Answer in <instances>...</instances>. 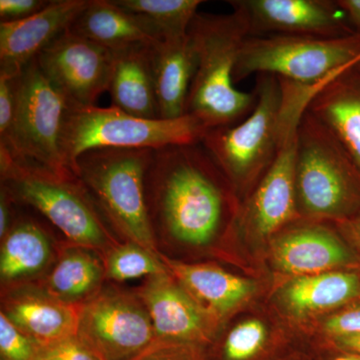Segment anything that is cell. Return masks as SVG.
Instances as JSON below:
<instances>
[{
    "instance_id": "obj_1",
    "label": "cell",
    "mask_w": 360,
    "mask_h": 360,
    "mask_svg": "<svg viewBox=\"0 0 360 360\" xmlns=\"http://www.w3.org/2000/svg\"><path fill=\"white\" fill-rule=\"evenodd\" d=\"M221 170L201 143L153 150L146 174L148 212L170 238L205 245L219 234L232 210Z\"/></svg>"
},
{
    "instance_id": "obj_2",
    "label": "cell",
    "mask_w": 360,
    "mask_h": 360,
    "mask_svg": "<svg viewBox=\"0 0 360 360\" xmlns=\"http://www.w3.org/2000/svg\"><path fill=\"white\" fill-rule=\"evenodd\" d=\"M257 103L243 122L208 129L200 143L236 188L257 186L278 155L286 132L302 117V85L257 75Z\"/></svg>"
},
{
    "instance_id": "obj_3",
    "label": "cell",
    "mask_w": 360,
    "mask_h": 360,
    "mask_svg": "<svg viewBox=\"0 0 360 360\" xmlns=\"http://www.w3.org/2000/svg\"><path fill=\"white\" fill-rule=\"evenodd\" d=\"M196 54L186 115L198 118L207 129L236 124L257 103V92L234 86L233 72L239 51L248 34L243 18L231 14L198 13L188 28Z\"/></svg>"
},
{
    "instance_id": "obj_4",
    "label": "cell",
    "mask_w": 360,
    "mask_h": 360,
    "mask_svg": "<svg viewBox=\"0 0 360 360\" xmlns=\"http://www.w3.org/2000/svg\"><path fill=\"white\" fill-rule=\"evenodd\" d=\"M1 187L18 205L30 206L72 245L105 255L115 245L98 208L72 172L59 174L0 146Z\"/></svg>"
},
{
    "instance_id": "obj_5",
    "label": "cell",
    "mask_w": 360,
    "mask_h": 360,
    "mask_svg": "<svg viewBox=\"0 0 360 360\" xmlns=\"http://www.w3.org/2000/svg\"><path fill=\"white\" fill-rule=\"evenodd\" d=\"M153 153V149H94L78 156L71 172L120 236L158 252L146 189Z\"/></svg>"
},
{
    "instance_id": "obj_6",
    "label": "cell",
    "mask_w": 360,
    "mask_h": 360,
    "mask_svg": "<svg viewBox=\"0 0 360 360\" xmlns=\"http://www.w3.org/2000/svg\"><path fill=\"white\" fill-rule=\"evenodd\" d=\"M295 186L300 214L343 221L360 210L359 168L307 110L297 129Z\"/></svg>"
},
{
    "instance_id": "obj_7",
    "label": "cell",
    "mask_w": 360,
    "mask_h": 360,
    "mask_svg": "<svg viewBox=\"0 0 360 360\" xmlns=\"http://www.w3.org/2000/svg\"><path fill=\"white\" fill-rule=\"evenodd\" d=\"M207 127L191 115L174 118L139 117L110 108H72L66 111L61 153L68 169L78 156L101 148L160 149L200 143Z\"/></svg>"
},
{
    "instance_id": "obj_8",
    "label": "cell",
    "mask_w": 360,
    "mask_h": 360,
    "mask_svg": "<svg viewBox=\"0 0 360 360\" xmlns=\"http://www.w3.org/2000/svg\"><path fill=\"white\" fill-rule=\"evenodd\" d=\"M360 51V35L321 39L302 35L248 37L239 51L233 82L251 75H271L312 86L352 60Z\"/></svg>"
},
{
    "instance_id": "obj_9",
    "label": "cell",
    "mask_w": 360,
    "mask_h": 360,
    "mask_svg": "<svg viewBox=\"0 0 360 360\" xmlns=\"http://www.w3.org/2000/svg\"><path fill=\"white\" fill-rule=\"evenodd\" d=\"M68 106L65 97L33 59L18 75L13 127L8 139L0 141V146L59 174L72 172L65 167L60 146Z\"/></svg>"
},
{
    "instance_id": "obj_10",
    "label": "cell",
    "mask_w": 360,
    "mask_h": 360,
    "mask_svg": "<svg viewBox=\"0 0 360 360\" xmlns=\"http://www.w3.org/2000/svg\"><path fill=\"white\" fill-rule=\"evenodd\" d=\"M77 338L101 360H134L158 340L136 292L101 290L82 304Z\"/></svg>"
},
{
    "instance_id": "obj_11",
    "label": "cell",
    "mask_w": 360,
    "mask_h": 360,
    "mask_svg": "<svg viewBox=\"0 0 360 360\" xmlns=\"http://www.w3.org/2000/svg\"><path fill=\"white\" fill-rule=\"evenodd\" d=\"M115 53L111 49L73 34L59 35L37 56V65L72 108L94 106L108 91Z\"/></svg>"
},
{
    "instance_id": "obj_12",
    "label": "cell",
    "mask_w": 360,
    "mask_h": 360,
    "mask_svg": "<svg viewBox=\"0 0 360 360\" xmlns=\"http://www.w3.org/2000/svg\"><path fill=\"white\" fill-rule=\"evenodd\" d=\"M229 4L243 18L250 37L288 34L340 39L352 35L336 1L231 0Z\"/></svg>"
},
{
    "instance_id": "obj_13",
    "label": "cell",
    "mask_w": 360,
    "mask_h": 360,
    "mask_svg": "<svg viewBox=\"0 0 360 360\" xmlns=\"http://www.w3.org/2000/svg\"><path fill=\"white\" fill-rule=\"evenodd\" d=\"M136 295L148 309L158 342L201 348L212 340L214 316L169 272L148 277Z\"/></svg>"
},
{
    "instance_id": "obj_14",
    "label": "cell",
    "mask_w": 360,
    "mask_h": 360,
    "mask_svg": "<svg viewBox=\"0 0 360 360\" xmlns=\"http://www.w3.org/2000/svg\"><path fill=\"white\" fill-rule=\"evenodd\" d=\"M300 120L290 125L276 160L255 186L243 212L245 224L259 238L274 236L300 215L295 163Z\"/></svg>"
},
{
    "instance_id": "obj_15",
    "label": "cell",
    "mask_w": 360,
    "mask_h": 360,
    "mask_svg": "<svg viewBox=\"0 0 360 360\" xmlns=\"http://www.w3.org/2000/svg\"><path fill=\"white\" fill-rule=\"evenodd\" d=\"M89 0H53L25 20L0 22V72L20 75L45 47L70 30Z\"/></svg>"
},
{
    "instance_id": "obj_16",
    "label": "cell",
    "mask_w": 360,
    "mask_h": 360,
    "mask_svg": "<svg viewBox=\"0 0 360 360\" xmlns=\"http://www.w3.org/2000/svg\"><path fill=\"white\" fill-rule=\"evenodd\" d=\"M82 305L70 304L39 288H16L7 293L1 312L16 328L46 348L77 336Z\"/></svg>"
},
{
    "instance_id": "obj_17",
    "label": "cell",
    "mask_w": 360,
    "mask_h": 360,
    "mask_svg": "<svg viewBox=\"0 0 360 360\" xmlns=\"http://www.w3.org/2000/svg\"><path fill=\"white\" fill-rule=\"evenodd\" d=\"M272 258L279 269L298 276L323 274L356 260L340 238L321 225L284 232L274 241Z\"/></svg>"
},
{
    "instance_id": "obj_18",
    "label": "cell",
    "mask_w": 360,
    "mask_h": 360,
    "mask_svg": "<svg viewBox=\"0 0 360 360\" xmlns=\"http://www.w3.org/2000/svg\"><path fill=\"white\" fill-rule=\"evenodd\" d=\"M158 118L186 115L189 89L196 70V54L186 34L167 37L151 44Z\"/></svg>"
},
{
    "instance_id": "obj_19",
    "label": "cell",
    "mask_w": 360,
    "mask_h": 360,
    "mask_svg": "<svg viewBox=\"0 0 360 360\" xmlns=\"http://www.w3.org/2000/svg\"><path fill=\"white\" fill-rule=\"evenodd\" d=\"M307 111L338 139L360 169V75L335 78L310 97Z\"/></svg>"
},
{
    "instance_id": "obj_20",
    "label": "cell",
    "mask_w": 360,
    "mask_h": 360,
    "mask_svg": "<svg viewBox=\"0 0 360 360\" xmlns=\"http://www.w3.org/2000/svg\"><path fill=\"white\" fill-rule=\"evenodd\" d=\"M151 44H134L113 51L108 86L111 106L143 118H158Z\"/></svg>"
},
{
    "instance_id": "obj_21",
    "label": "cell",
    "mask_w": 360,
    "mask_h": 360,
    "mask_svg": "<svg viewBox=\"0 0 360 360\" xmlns=\"http://www.w3.org/2000/svg\"><path fill=\"white\" fill-rule=\"evenodd\" d=\"M68 30L111 51L162 39L150 22L116 6L113 0H89Z\"/></svg>"
},
{
    "instance_id": "obj_22",
    "label": "cell",
    "mask_w": 360,
    "mask_h": 360,
    "mask_svg": "<svg viewBox=\"0 0 360 360\" xmlns=\"http://www.w3.org/2000/svg\"><path fill=\"white\" fill-rule=\"evenodd\" d=\"M168 272L213 316L236 309L255 293V283L210 264H188L160 255Z\"/></svg>"
},
{
    "instance_id": "obj_23",
    "label": "cell",
    "mask_w": 360,
    "mask_h": 360,
    "mask_svg": "<svg viewBox=\"0 0 360 360\" xmlns=\"http://www.w3.org/2000/svg\"><path fill=\"white\" fill-rule=\"evenodd\" d=\"M0 278L2 284L20 283L42 274L51 265L52 240L32 217H15L1 239Z\"/></svg>"
},
{
    "instance_id": "obj_24",
    "label": "cell",
    "mask_w": 360,
    "mask_h": 360,
    "mask_svg": "<svg viewBox=\"0 0 360 360\" xmlns=\"http://www.w3.org/2000/svg\"><path fill=\"white\" fill-rule=\"evenodd\" d=\"M281 298L295 315L335 309L360 298V276L345 271L298 276L284 286Z\"/></svg>"
},
{
    "instance_id": "obj_25",
    "label": "cell",
    "mask_w": 360,
    "mask_h": 360,
    "mask_svg": "<svg viewBox=\"0 0 360 360\" xmlns=\"http://www.w3.org/2000/svg\"><path fill=\"white\" fill-rule=\"evenodd\" d=\"M104 278L98 252L75 245L61 252L41 288L59 300L82 305L101 290Z\"/></svg>"
},
{
    "instance_id": "obj_26",
    "label": "cell",
    "mask_w": 360,
    "mask_h": 360,
    "mask_svg": "<svg viewBox=\"0 0 360 360\" xmlns=\"http://www.w3.org/2000/svg\"><path fill=\"white\" fill-rule=\"evenodd\" d=\"M116 6L137 14L155 26L162 39L188 32L200 0H113Z\"/></svg>"
},
{
    "instance_id": "obj_27",
    "label": "cell",
    "mask_w": 360,
    "mask_h": 360,
    "mask_svg": "<svg viewBox=\"0 0 360 360\" xmlns=\"http://www.w3.org/2000/svg\"><path fill=\"white\" fill-rule=\"evenodd\" d=\"M103 262L106 278L117 283L168 274L160 253L130 241L113 246L104 255Z\"/></svg>"
},
{
    "instance_id": "obj_28",
    "label": "cell",
    "mask_w": 360,
    "mask_h": 360,
    "mask_svg": "<svg viewBox=\"0 0 360 360\" xmlns=\"http://www.w3.org/2000/svg\"><path fill=\"white\" fill-rule=\"evenodd\" d=\"M266 328L262 321L250 319L238 324L227 335L219 360H253L266 343Z\"/></svg>"
},
{
    "instance_id": "obj_29",
    "label": "cell",
    "mask_w": 360,
    "mask_h": 360,
    "mask_svg": "<svg viewBox=\"0 0 360 360\" xmlns=\"http://www.w3.org/2000/svg\"><path fill=\"white\" fill-rule=\"evenodd\" d=\"M44 347L0 314L1 360H41Z\"/></svg>"
},
{
    "instance_id": "obj_30",
    "label": "cell",
    "mask_w": 360,
    "mask_h": 360,
    "mask_svg": "<svg viewBox=\"0 0 360 360\" xmlns=\"http://www.w3.org/2000/svg\"><path fill=\"white\" fill-rule=\"evenodd\" d=\"M18 75L0 72V141L11 134L18 101Z\"/></svg>"
},
{
    "instance_id": "obj_31",
    "label": "cell",
    "mask_w": 360,
    "mask_h": 360,
    "mask_svg": "<svg viewBox=\"0 0 360 360\" xmlns=\"http://www.w3.org/2000/svg\"><path fill=\"white\" fill-rule=\"evenodd\" d=\"M134 360H205L201 348L179 343L156 342Z\"/></svg>"
},
{
    "instance_id": "obj_32",
    "label": "cell",
    "mask_w": 360,
    "mask_h": 360,
    "mask_svg": "<svg viewBox=\"0 0 360 360\" xmlns=\"http://www.w3.org/2000/svg\"><path fill=\"white\" fill-rule=\"evenodd\" d=\"M41 360H101L77 336L44 348Z\"/></svg>"
},
{
    "instance_id": "obj_33",
    "label": "cell",
    "mask_w": 360,
    "mask_h": 360,
    "mask_svg": "<svg viewBox=\"0 0 360 360\" xmlns=\"http://www.w3.org/2000/svg\"><path fill=\"white\" fill-rule=\"evenodd\" d=\"M326 329L335 338L360 335V305L331 316L326 322Z\"/></svg>"
},
{
    "instance_id": "obj_34",
    "label": "cell",
    "mask_w": 360,
    "mask_h": 360,
    "mask_svg": "<svg viewBox=\"0 0 360 360\" xmlns=\"http://www.w3.org/2000/svg\"><path fill=\"white\" fill-rule=\"evenodd\" d=\"M49 4L46 0H0V18L1 21L25 20Z\"/></svg>"
},
{
    "instance_id": "obj_35",
    "label": "cell",
    "mask_w": 360,
    "mask_h": 360,
    "mask_svg": "<svg viewBox=\"0 0 360 360\" xmlns=\"http://www.w3.org/2000/svg\"><path fill=\"white\" fill-rule=\"evenodd\" d=\"M14 205H16V202L11 198V194L1 187V193H0V238L1 239L6 236L15 219L13 215Z\"/></svg>"
},
{
    "instance_id": "obj_36",
    "label": "cell",
    "mask_w": 360,
    "mask_h": 360,
    "mask_svg": "<svg viewBox=\"0 0 360 360\" xmlns=\"http://www.w3.org/2000/svg\"><path fill=\"white\" fill-rule=\"evenodd\" d=\"M359 65H360V51L354 56V58L352 59V60L348 61L347 63L341 66V68H338V70L333 71V72H331L330 75H328V77H324L321 82H319V84L312 85V86H307V97L310 99V97L314 96L315 92L319 91V90L322 89V87L326 86V85L328 84L329 82H333L335 78L340 77V75H343V73L347 72V71L354 70V68Z\"/></svg>"
},
{
    "instance_id": "obj_37",
    "label": "cell",
    "mask_w": 360,
    "mask_h": 360,
    "mask_svg": "<svg viewBox=\"0 0 360 360\" xmlns=\"http://www.w3.org/2000/svg\"><path fill=\"white\" fill-rule=\"evenodd\" d=\"M340 229L360 253V217L340 221Z\"/></svg>"
},
{
    "instance_id": "obj_38",
    "label": "cell",
    "mask_w": 360,
    "mask_h": 360,
    "mask_svg": "<svg viewBox=\"0 0 360 360\" xmlns=\"http://www.w3.org/2000/svg\"><path fill=\"white\" fill-rule=\"evenodd\" d=\"M336 4L347 20L360 30V0H338Z\"/></svg>"
},
{
    "instance_id": "obj_39",
    "label": "cell",
    "mask_w": 360,
    "mask_h": 360,
    "mask_svg": "<svg viewBox=\"0 0 360 360\" xmlns=\"http://www.w3.org/2000/svg\"><path fill=\"white\" fill-rule=\"evenodd\" d=\"M335 345L347 354L360 356V335L340 336L335 338Z\"/></svg>"
},
{
    "instance_id": "obj_40",
    "label": "cell",
    "mask_w": 360,
    "mask_h": 360,
    "mask_svg": "<svg viewBox=\"0 0 360 360\" xmlns=\"http://www.w3.org/2000/svg\"><path fill=\"white\" fill-rule=\"evenodd\" d=\"M335 360H359L352 354H347V356L338 357Z\"/></svg>"
},
{
    "instance_id": "obj_41",
    "label": "cell",
    "mask_w": 360,
    "mask_h": 360,
    "mask_svg": "<svg viewBox=\"0 0 360 360\" xmlns=\"http://www.w3.org/2000/svg\"><path fill=\"white\" fill-rule=\"evenodd\" d=\"M354 356L356 357L357 359L360 360V356H356V355H354Z\"/></svg>"
}]
</instances>
